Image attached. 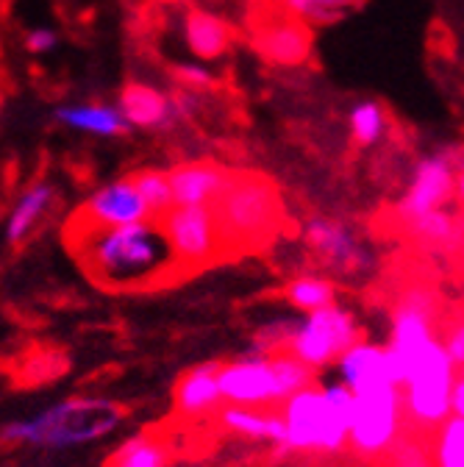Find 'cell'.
I'll use <instances>...</instances> for the list:
<instances>
[{
  "instance_id": "15",
  "label": "cell",
  "mask_w": 464,
  "mask_h": 467,
  "mask_svg": "<svg viewBox=\"0 0 464 467\" xmlns=\"http://www.w3.org/2000/svg\"><path fill=\"white\" fill-rule=\"evenodd\" d=\"M231 170L217 161H184L167 172L170 201L176 209L190 206H211L228 184Z\"/></svg>"
},
{
  "instance_id": "20",
  "label": "cell",
  "mask_w": 464,
  "mask_h": 467,
  "mask_svg": "<svg viewBox=\"0 0 464 467\" xmlns=\"http://www.w3.org/2000/svg\"><path fill=\"white\" fill-rule=\"evenodd\" d=\"M220 426L231 434H240L248 440H264L281 448L284 442V423L281 415L273 409H248V406H225L217 415Z\"/></svg>"
},
{
  "instance_id": "5",
  "label": "cell",
  "mask_w": 464,
  "mask_h": 467,
  "mask_svg": "<svg viewBox=\"0 0 464 467\" xmlns=\"http://www.w3.org/2000/svg\"><path fill=\"white\" fill-rule=\"evenodd\" d=\"M437 298L426 286L403 289L392 315V337L384 348L389 381L400 389L412 376L428 342L437 339Z\"/></svg>"
},
{
  "instance_id": "16",
  "label": "cell",
  "mask_w": 464,
  "mask_h": 467,
  "mask_svg": "<svg viewBox=\"0 0 464 467\" xmlns=\"http://www.w3.org/2000/svg\"><path fill=\"white\" fill-rule=\"evenodd\" d=\"M217 370H220V362H203L179 379L176 389H172V403H176L179 415L206 418L222 403L220 387H217Z\"/></svg>"
},
{
  "instance_id": "17",
  "label": "cell",
  "mask_w": 464,
  "mask_h": 467,
  "mask_svg": "<svg viewBox=\"0 0 464 467\" xmlns=\"http://www.w3.org/2000/svg\"><path fill=\"white\" fill-rule=\"evenodd\" d=\"M336 362H339V376H342L339 384H345L347 389H351V395H356V392H362L367 387L389 381L381 345L359 339L356 345L347 348Z\"/></svg>"
},
{
  "instance_id": "30",
  "label": "cell",
  "mask_w": 464,
  "mask_h": 467,
  "mask_svg": "<svg viewBox=\"0 0 464 467\" xmlns=\"http://www.w3.org/2000/svg\"><path fill=\"white\" fill-rule=\"evenodd\" d=\"M384 459H387V467H431L428 442L418 431L400 434L395 445L384 453Z\"/></svg>"
},
{
  "instance_id": "8",
  "label": "cell",
  "mask_w": 464,
  "mask_h": 467,
  "mask_svg": "<svg viewBox=\"0 0 464 467\" xmlns=\"http://www.w3.org/2000/svg\"><path fill=\"white\" fill-rule=\"evenodd\" d=\"M156 225L181 275L217 265L228 256L211 206H190V209L172 206L156 220Z\"/></svg>"
},
{
  "instance_id": "2",
  "label": "cell",
  "mask_w": 464,
  "mask_h": 467,
  "mask_svg": "<svg viewBox=\"0 0 464 467\" xmlns=\"http://www.w3.org/2000/svg\"><path fill=\"white\" fill-rule=\"evenodd\" d=\"M126 420V406L111 398H67L28 420H15L4 429L6 442L36 448H78L114 434Z\"/></svg>"
},
{
  "instance_id": "31",
  "label": "cell",
  "mask_w": 464,
  "mask_h": 467,
  "mask_svg": "<svg viewBox=\"0 0 464 467\" xmlns=\"http://www.w3.org/2000/svg\"><path fill=\"white\" fill-rule=\"evenodd\" d=\"M295 326H298V320H293V317H278V320H270L267 326H262L253 337V357H273V354L286 350L289 339L295 334Z\"/></svg>"
},
{
  "instance_id": "18",
  "label": "cell",
  "mask_w": 464,
  "mask_h": 467,
  "mask_svg": "<svg viewBox=\"0 0 464 467\" xmlns=\"http://www.w3.org/2000/svg\"><path fill=\"white\" fill-rule=\"evenodd\" d=\"M184 34H187L190 50L198 58H206V62H211V58H222L237 36V31L231 28L225 20L214 17L206 9H195V6L184 17Z\"/></svg>"
},
{
  "instance_id": "38",
  "label": "cell",
  "mask_w": 464,
  "mask_h": 467,
  "mask_svg": "<svg viewBox=\"0 0 464 467\" xmlns=\"http://www.w3.org/2000/svg\"><path fill=\"white\" fill-rule=\"evenodd\" d=\"M156 4H161V0H156Z\"/></svg>"
},
{
  "instance_id": "25",
  "label": "cell",
  "mask_w": 464,
  "mask_h": 467,
  "mask_svg": "<svg viewBox=\"0 0 464 467\" xmlns=\"http://www.w3.org/2000/svg\"><path fill=\"white\" fill-rule=\"evenodd\" d=\"M286 301L298 312H320L334 306V284L323 275H298L286 284Z\"/></svg>"
},
{
  "instance_id": "6",
  "label": "cell",
  "mask_w": 464,
  "mask_h": 467,
  "mask_svg": "<svg viewBox=\"0 0 464 467\" xmlns=\"http://www.w3.org/2000/svg\"><path fill=\"white\" fill-rule=\"evenodd\" d=\"M461 370L445 357L439 339L428 342L420 362L415 365L412 376L400 387V406L403 415L409 418V431L428 434L437 431L450 418V387Z\"/></svg>"
},
{
  "instance_id": "4",
  "label": "cell",
  "mask_w": 464,
  "mask_h": 467,
  "mask_svg": "<svg viewBox=\"0 0 464 467\" xmlns=\"http://www.w3.org/2000/svg\"><path fill=\"white\" fill-rule=\"evenodd\" d=\"M354 395L345 384L306 387L284 400L281 453H336L347 445Z\"/></svg>"
},
{
  "instance_id": "10",
  "label": "cell",
  "mask_w": 464,
  "mask_h": 467,
  "mask_svg": "<svg viewBox=\"0 0 464 467\" xmlns=\"http://www.w3.org/2000/svg\"><path fill=\"white\" fill-rule=\"evenodd\" d=\"M359 342V328L351 312L342 306H328L298 320L295 334L289 339V354L312 373L336 362L347 348Z\"/></svg>"
},
{
  "instance_id": "26",
  "label": "cell",
  "mask_w": 464,
  "mask_h": 467,
  "mask_svg": "<svg viewBox=\"0 0 464 467\" xmlns=\"http://www.w3.org/2000/svg\"><path fill=\"white\" fill-rule=\"evenodd\" d=\"M431 467H464V418H448L428 442Z\"/></svg>"
},
{
  "instance_id": "11",
  "label": "cell",
  "mask_w": 464,
  "mask_h": 467,
  "mask_svg": "<svg viewBox=\"0 0 464 467\" xmlns=\"http://www.w3.org/2000/svg\"><path fill=\"white\" fill-rule=\"evenodd\" d=\"M148 220V206L129 175V179H120L92 192L70 220V228H123Z\"/></svg>"
},
{
  "instance_id": "33",
  "label": "cell",
  "mask_w": 464,
  "mask_h": 467,
  "mask_svg": "<svg viewBox=\"0 0 464 467\" xmlns=\"http://www.w3.org/2000/svg\"><path fill=\"white\" fill-rule=\"evenodd\" d=\"M170 76L176 78L179 89H187V92L217 89V78H214L211 73H206L203 67H192V65H176V67H170Z\"/></svg>"
},
{
  "instance_id": "7",
  "label": "cell",
  "mask_w": 464,
  "mask_h": 467,
  "mask_svg": "<svg viewBox=\"0 0 464 467\" xmlns=\"http://www.w3.org/2000/svg\"><path fill=\"white\" fill-rule=\"evenodd\" d=\"M251 47L267 65L298 67L312 56V26L278 0H251L248 9Z\"/></svg>"
},
{
  "instance_id": "29",
  "label": "cell",
  "mask_w": 464,
  "mask_h": 467,
  "mask_svg": "<svg viewBox=\"0 0 464 467\" xmlns=\"http://www.w3.org/2000/svg\"><path fill=\"white\" fill-rule=\"evenodd\" d=\"M384 134H387V109L384 106L367 100L351 111V137L356 145H362V148L376 145Z\"/></svg>"
},
{
  "instance_id": "19",
  "label": "cell",
  "mask_w": 464,
  "mask_h": 467,
  "mask_svg": "<svg viewBox=\"0 0 464 467\" xmlns=\"http://www.w3.org/2000/svg\"><path fill=\"white\" fill-rule=\"evenodd\" d=\"M123 120L131 126H139V129H159V126H167L172 120L170 114V100L164 92L148 87V84H139V81H129L120 92V109Z\"/></svg>"
},
{
  "instance_id": "27",
  "label": "cell",
  "mask_w": 464,
  "mask_h": 467,
  "mask_svg": "<svg viewBox=\"0 0 464 467\" xmlns=\"http://www.w3.org/2000/svg\"><path fill=\"white\" fill-rule=\"evenodd\" d=\"M270 368H273V381H275V400H286L293 398L295 392L312 387V370L306 365H301L289 350H281V354L267 357Z\"/></svg>"
},
{
  "instance_id": "13",
  "label": "cell",
  "mask_w": 464,
  "mask_h": 467,
  "mask_svg": "<svg viewBox=\"0 0 464 467\" xmlns=\"http://www.w3.org/2000/svg\"><path fill=\"white\" fill-rule=\"evenodd\" d=\"M456 184H459V172H456V167H450L448 153L420 161L412 175L409 190H406V195L397 206L400 223L437 212V209H445V203L453 201V195H456Z\"/></svg>"
},
{
  "instance_id": "23",
  "label": "cell",
  "mask_w": 464,
  "mask_h": 467,
  "mask_svg": "<svg viewBox=\"0 0 464 467\" xmlns=\"http://www.w3.org/2000/svg\"><path fill=\"white\" fill-rule=\"evenodd\" d=\"M403 225L409 228V234L418 243H423L431 251H437V248L450 251V248H459V243H461V223H459L456 214H450L445 209L412 217V220H406Z\"/></svg>"
},
{
  "instance_id": "21",
  "label": "cell",
  "mask_w": 464,
  "mask_h": 467,
  "mask_svg": "<svg viewBox=\"0 0 464 467\" xmlns=\"http://www.w3.org/2000/svg\"><path fill=\"white\" fill-rule=\"evenodd\" d=\"M56 120L87 131V134H98V137H126L131 129L123 120V114L111 106L103 103H87V106H67L56 111Z\"/></svg>"
},
{
  "instance_id": "28",
  "label": "cell",
  "mask_w": 464,
  "mask_h": 467,
  "mask_svg": "<svg viewBox=\"0 0 464 467\" xmlns=\"http://www.w3.org/2000/svg\"><path fill=\"white\" fill-rule=\"evenodd\" d=\"M131 182L139 192V198L145 201L148 206V214L150 220L156 223L164 212L172 209V201H170V184H167V172L161 170H142V172H134Z\"/></svg>"
},
{
  "instance_id": "24",
  "label": "cell",
  "mask_w": 464,
  "mask_h": 467,
  "mask_svg": "<svg viewBox=\"0 0 464 467\" xmlns=\"http://www.w3.org/2000/svg\"><path fill=\"white\" fill-rule=\"evenodd\" d=\"M167 464H170L167 442L150 431H142L114 448L103 467H167Z\"/></svg>"
},
{
  "instance_id": "22",
  "label": "cell",
  "mask_w": 464,
  "mask_h": 467,
  "mask_svg": "<svg viewBox=\"0 0 464 467\" xmlns=\"http://www.w3.org/2000/svg\"><path fill=\"white\" fill-rule=\"evenodd\" d=\"M56 201V190L50 184H34L23 192V198L17 201L12 217H9V225H6V237L9 243L20 245L23 240H28L34 228L42 223V217L47 214V209L53 206Z\"/></svg>"
},
{
  "instance_id": "14",
  "label": "cell",
  "mask_w": 464,
  "mask_h": 467,
  "mask_svg": "<svg viewBox=\"0 0 464 467\" xmlns=\"http://www.w3.org/2000/svg\"><path fill=\"white\" fill-rule=\"evenodd\" d=\"M306 248L331 270L336 273H356L365 267V251L356 243L354 231L339 220L314 217L304 228Z\"/></svg>"
},
{
  "instance_id": "34",
  "label": "cell",
  "mask_w": 464,
  "mask_h": 467,
  "mask_svg": "<svg viewBox=\"0 0 464 467\" xmlns=\"http://www.w3.org/2000/svg\"><path fill=\"white\" fill-rule=\"evenodd\" d=\"M439 345H442V350H445V357L453 362V368L456 370H461V365H464V326L456 320L453 326H448V331H445V337L439 339Z\"/></svg>"
},
{
  "instance_id": "35",
  "label": "cell",
  "mask_w": 464,
  "mask_h": 467,
  "mask_svg": "<svg viewBox=\"0 0 464 467\" xmlns=\"http://www.w3.org/2000/svg\"><path fill=\"white\" fill-rule=\"evenodd\" d=\"M453 47H456L453 31H450L442 20H434L431 28H428V50L437 53V56L450 58V56H453Z\"/></svg>"
},
{
  "instance_id": "1",
  "label": "cell",
  "mask_w": 464,
  "mask_h": 467,
  "mask_svg": "<svg viewBox=\"0 0 464 467\" xmlns=\"http://www.w3.org/2000/svg\"><path fill=\"white\" fill-rule=\"evenodd\" d=\"M67 243L84 273L106 289H153L184 278L153 220L123 228H70Z\"/></svg>"
},
{
  "instance_id": "12",
  "label": "cell",
  "mask_w": 464,
  "mask_h": 467,
  "mask_svg": "<svg viewBox=\"0 0 464 467\" xmlns=\"http://www.w3.org/2000/svg\"><path fill=\"white\" fill-rule=\"evenodd\" d=\"M220 398L228 406H248V409H267L275 400V381L267 357H242L217 370Z\"/></svg>"
},
{
  "instance_id": "37",
  "label": "cell",
  "mask_w": 464,
  "mask_h": 467,
  "mask_svg": "<svg viewBox=\"0 0 464 467\" xmlns=\"http://www.w3.org/2000/svg\"><path fill=\"white\" fill-rule=\"evenodd\" d=\"M56 45V36L50 34V31H31L28 36H26V47L31 50V53H45V50H50Z\"/></svg>"
},
{
  "instance_id": "3",
  "label": "cell",
  "mask_w": 464,
  "mask_h": 467,
  "mask_svg": "<svg viewBox=\"0 0 464 467\" xmlns=\"http://www.w3.org/2000/svg\"><path fill=\"white\" fill-rule=\"evenodd\" d=\"M211 212L228 254L264 248L284 223L278 190L262 172H231Z\"/></svg>"
},
{
  "instance_id": "36",
  "label": "cell",
  "mask_w": 464,
  "mask_h": 467,
  "mask_svg": "<svg viewBox=\"0 0 464 467\" xmlns=\"http://www.w3.org/2000/svg\"><path fill=\"white\" fill-rule=\"evenodd\" d=\"M448 403H450V418H464V376L461 373L456 376V381L450 387Z\"/></svg>"
},
{
  "instance_id": "32",
  "label": "cell",
  "mask_w": 464,
  "mask_h": 467,
  "mask_svg": "<svg viewBox=\"0 0 464 467\" xmlns=\"http://www.w3.org/2000/svg\"><path fill=\"white\" fill-rule=\"evenodd\" d=\"M365 0H304L295 15L306 23H336L347 9H359Z\"/></svg>"
},
{
  "instance_id": "9",
  "label": "cell",
  "mask_w": 464,
  "mask_h": 467,
  "mask_svg": "<svg viewBox=\"0 0 464 467\" xmlns=\"http://www.w3.org/2000/svg\"><path fill=\"white\" fill-rule=\"evenodd\" d=\"M403 434L400 389L392 381L367 387L354 395V418L347 445L359 456H384Z\"/></svg>"
}]
</instances>
